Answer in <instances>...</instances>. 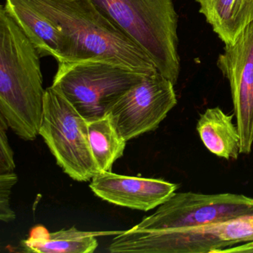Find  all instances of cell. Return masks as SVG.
Here are the masks:
<instances>
[{"instance_id": "1", "label": "cell", "mask_w": 253, "mask_h": 253, "mask_svg": "<svg viewBox=\"0 0 253 253\" xmlns=\"http://www.w3.org/2000/svg\"><path fill=\"white\" fill-rule=\"evenodd\" d=\"M40 53L5 6L0 10V115L20 138L40 135L45 89Z\"/></svg>"}, {"instance_id": "2", "label": "cell", "mask_w": 253, "mask_h": 253, "mask_svg": "<svg viewBox=\"0 0 253 253\" xmlns=\"http://www.w3.org/2000/svg\"><path fill=\"white\" fill-rule=\"evenodd\" d=\"M73 42L72 61L108 62L139 73L158 72L147 54L91 0H26Z\"/></svg>"}, {"instance_id": "3", "label": "cell", "mask_w": 253, "mask_h": 253, "mask_svg": "<svg viewBox=\"0 0 253 253\" xmlns=\"http://www.w3.org/2000/svg\"><path fill=\"white\" fill-rule=\"evenodd\" d=\"M175 85L180 75L177 15L173 0H91Z\"/></svg>"}, {"instance_id": "4", "label": "cell", "mask_w": 253, "mask_h": 253, "mask_svg": "<svg viewBox=\"0 0 253 253\" xmlns=\"http://www.w3.org/2000/svg\"><path fill=\"white\" fill-rule=\"evenodd\" d=\"M253 241V213L226 221L173 230L119 232L110 253H212Z\"/></svg>"}, {"instance_id": "5", "label": "cell", "mask_w": 253, "mask_h": 253, "mask_svg": "<svg viewBox=\"0 0 253 253\" xmlns=\"http://www.w3.org/2000/svg\"><path fill=\"white\" fill-rule=\"evenodd\" d=\"M148 75L101 60L58 63L52 85L89 121L107 115L111 106Z\"/></svg>"}, {"instance_id": "6", "label": "cell", "mask_w": 253, "mask_h": 253, "mask_svg": "<svg viewBox=\"0 0 253 253\" xmlns=\"http://www.w3.org/2000/svg\"><path fill=\"white\" fill-rule=\"evenodd\" d=\"M40 135L71 178L89 181L100 172L90 149L88 121L52 85L45 89Z\"/></svg>"}, {"instance_id": "7", "label": "cell", "mask_w": 253, "mask_h": 253, "mask_svg": "<svg viewBox=\"0 0 253 253\" xmlns=\"http://www.w3.org/2000/svg\"><path fill=\"white\" fill-rule=\"evenodd\" d=\"M253 213V198L239 194L175 193L133 226L143 232L173 230L226 221Z\"/></svg>"}, {"instance_id": "8", "label": "cell", "mask_w": 253, "mask_h": 253, "mask_svg": "<svg viewBox=\"0 0 253 253\" xmlns=\"http://www.w3.org/2000/svg\"><path fill=\"white\" fill-rule=\"evenodd\" d=\"M174 86L156 72L146 75L114 103L107 115L126 141L158 128L177 105Z\"/></svg>"}, {"instance_id": "9", "label": "cell", "mask_w": 253, "mask_h": 253, "mask_svg": "<svg viewBox=\"0 0 253 253\" xmlns=\"http://www.w3.org/2000/svg\"><path fill=\"white\" fill-rule=\"evenodd\" d=\"M217 65L230 85L241 153L248 155L253 145V22L233 43L225 45Z\"/></svg>"}, {"instance_id": "10", "label": "cell", "mask_w": 253, "mask_h": 253, "mask_svg": "<svg viewBox=\"0 0 253 253\" xmlns=\"http://www.w3.org/2000/svg\"><path fill=\"white\" fill-rule=\"evenodd\" d=\"M94 195L115 205L147 211L159 207L175 194L177 185L161 179L121 175L100 171L89 185Z\"/></svg>"}, {"instance_id": "11", "label": "cell", "mask_w": 253, "mask_h": 253, "mask_svg": "<svg viewBox=\"0 0 253 253\" xmlns=\"http://www.w3.org/2000/svg\"><path fill=\"white\" fill-rule=\"evenodd\" d=\"M5 1V8L40 54L51 56L58 63L74 60L73 42L58 26L29 5L26 0Z\"/></svg>"}, {"instance_id": "12", "label": "cell", "mask_w": 253, "mask_h": 253, "mask_svg": "<svg viewBox=\"0 0 253 253\" xmlns=\"http://www.w3.org/2000/svg\"><path fill=\"white\" fill-rule=\"evenodd\" d=\"M200 12L225 45L253 22V0H195Z\"/></svg>"}, {"instance_id": "13", "label": "cell", "mask_w": 253, "mask_h": 253, "mask_svg": "<svg viewBox=\"0 0 253 253\" xmlns=\"http://www.w3.org/2000/svg\"><path fill=\"white\" fill-rule=\"evenodd\" d=\"M233 116L220 107L210 108L200 115L197 131L204 146L211 153L226 160L238 159L241 137Z\"/></svg>"}, {"instance_id": "14", "label": "cell", "mask_w": 253, "mask_h": 253, "mask_svg": "<svg viewBox=\"0 0 253 253\" xmlns=\"http://www.w3.org/2000/svg\"><path fill=\"white\" fill-rule=\"evenodd\" d=\"M23 252L35 253H92L98 247L94 232L75 227L48 232L37 227L27 239L22 241Z\"/></svg>"}, {"instance_id": "15", "label": "cell", "mask_w": 253, "mask_h": 253, "mask_svg": "<svg viewBox=\"0 0 253 253\" xmlns=\"http://www.w3.org/2000/svg\"><path fill=\"white\" fill-rule=\"evenodd\" d=\"M91 154L100 171H112L117 160L123 157L126 141L120 135L109 115L88 122Z\"/></svg>"}, {"instance_id": "16", "label": "cell", "mask_w": 253, "mask_h": 253, "mask_svg": "<svg viewBox=\"0 0 253 253\" xmlns=\"http://www.w3.org/2000/svg\"><path fill=\"white\" fill-rule=\"evenodd\" d=\"M18 177L14 172L0 174V220L9 223L16 218V214L10 204L11 191Z\"/></svg>"}, {"instance_id": "17", "label": "cell", "mask_w": 253, "mask_h": 253, "mask_svg": "<svg viewBox=\"0 0 253 253\" xmlns=\"http://www.w3.org/2000/svg\"><path fill=\"white\" fill-rule=\"evenodd\" d=\"M8 124L5 118L0 115V174L14 172L15 162L14 152L8 143L6 131Z\"/></svg>"}, {"instance_id": "18", "label": "cell", "mask_w": 253, "mask_h": 253, "mask_svg": "<svg viewBox=\"0 0 253 253\" xmlns=\"http://www.w3.org/2000/svg\"><path fill=\"white\" fill-rule=\"evenodd\" d=\"M219 253H253V241L244 242V244L238 247H231L220 250Z\"/></svg>"}]
</instances>
